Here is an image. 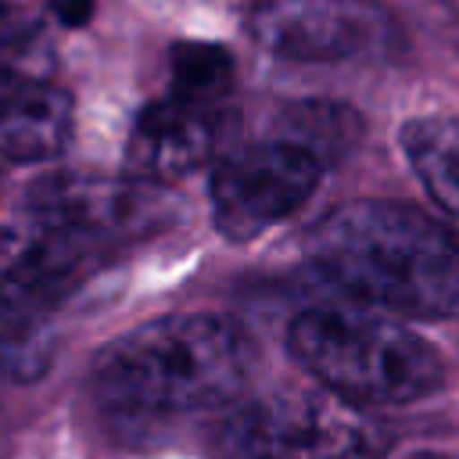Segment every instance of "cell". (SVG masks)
Here are the masks:
<instances>
[{"label":"cell","instance_id":"cell-8","mask_svg":"<svg viewBox=\"0 0 459 459\" xmlns=\"http://www.w3.org/2000/svg\"><path fill=\"white\" fill-rule=\"evenodd\" d=\"M222 104H204L183 93H161L136 115L126 143V161L136 176L165 183L201 169L222 136Z\"/></svg>","mask_w":459,"mask_h":459},{"label":"cell","instance_id":"cell-9","mask_svg":"<svg viewBox=\"0 0 459 459\" xmlns=\"http://www.w3.org/2000/svg\"><path fill=\"white\" fill-rule=\"evenodd\" d=\"M72 140V97L50 68L0 61V158L47 161Z\"/></svg>","mask_w":459,"mask_h":459},{"label":"cell","instance_id":"cell-10","mask_svg":"<svg viewBox=\"0 0 459 459\" xmlns=\"http://www.w3.org/2000/svg\"><path fill=\"white\" fill-rule=\"evenodd\" d=\"M402 147L423 179L427 194L452 215H459V118L430 115L402 129Z\"/></svg>","mask_w":459,"mask_h":459},{"label":"cell","instance_id":"cell-4","mask_svg":"<svg viewBox=\"0 0 459 459\" xmlns=\"http://www.w3.org/2000/svg\"><path fill=\"white\" fill-rule=\"evenodd\" d=\"M215 445L222 459H380L384 430L330 387H287L237 405Z\"/></svg>","mask_w":459,"mask_h":459},{"label":"cell","instance_id":"cell-2","mask_svg":"<svg viewBox=\"0 0 459 459\" xmlns=\"http://www.w3.org/2000/svg\"><path fill=\"white\" fill-rule=\"evenodd\" d=\"M251 359L247 333L226 316H158L97 355L93 387L108 409L133 416L204 412L244 391Z\"/></svg>","mask_w":459,"mask_h":459},{"label":"cell","instance_id":"cell-1","mask_svg":"<svg viewBox=\"0 0 459 459\" xmlns=\"http://www.w3.org/2000/svg\"><path fill=\"white\" fill-rule=\"evenodd\" d=\"M308 262L348 298L405 316L459 312V237L398 201H348L308 233Z\"/></svg>","mask_w":459,"mask_h":459},{"label":"cell","instance_id":"cell-5","mask_svg":"<svg viewBox=\"0 0 459 459\" xmlns=\"http://www.w3.org/2000/svg\"><path fill=\"white\" fill-rule=\"evenodd\" d=\"M323 161L305 147L269 136L222 154L212 169V215L226 240H255L294 215L316 190Z\"/></svg>","mask_w":459,"mask_h":459},{"label":"cell","instance_id":"cell-3","mask_svg":"<svg viewBox=\"0 0 459 459\" xmlns=\"http://www.w3.org/2000/svg\"><path fill=\"white\" fill-rule=\"evenodd\" d=\"M294 359L330 391L359 405H405L441 387V355L412 330L348 312L308 308L290 330Z\"/></svg>","mask_w":459,"mask_h":459},{"label":"cell","instance_id":"cell-15","mask_svg":"<svg viewBox=\"0 0 459 459\" xmlns=\"http://www.w3.org/2000/svg\"><path fill=\"white\" fill-rule=\"evenodd\" d=\"M405 459H441V455H430V452H420V455H405Z\"/></svg>","mask_w":459,"mask_h":459},{"label":"cell","instance_id":"cell-14","mask_svg":"<svg viewBox=\"0 0 459 459\" xmlns=\"http://www.w3.org/2000/svg\"><path fill=\"white\" fill-rule=\"evenodd\" d=\"M437 7H441V18H445L448 36L459 43V0H437Z\"/></svg>","mask_w":459,"mask_h":459},{"label":"cell","instance_id":"cell-12","mask_svg":"<svg viewBox=\"0 0 459 459\" xmlns=\"http://www.w3.org/2000/svg\"><path fill=\"white\" fill-rule=\"evenodd\" d=\"M233 86V57L219 43H201V39H183L169 50V90L204 100V104H222Z\"/></svg>","mask_w":459,"mask_h":459},{"label":"cell","instance_id":"cell-6","mask_svg":"<svg viewBox=\"0 0 459 459\" xmlns=\"http://www.w3.org/2000/svg\"><path fill=\"white\" fill-rule=\"evenodd\" d=\"M22 204L72 230L104 258L165 230L176 208L154 179H115L93 172L47 176L25 194Z\"/></svg>","mask_w":459,"mask_h":459},{"label":"cell","instance_id":"cell-13","mask_svg":"<svg viewBox=\"0 0 459 459\" xmlns=\"http://www.w3.org/2000/svg\"><path fill=\"white\" fill-rule=\"evenodd\" d=\"M50 11L65 22V25H82L93 11V0H50Z\"/></svg>","mask_w":459,"mask_h":459},{"label":"cell","instance_id":"cell-11","mask_svg":"<svg viewBox=\"0 0 459 459\" xmlns=\"http://www.w3.org/2000/svg\"><path fill=\"white\" fill-rule=\"evenodd\" d=\"M273 136H283L308 154H316L323 165L341 161L362 136V118L348 104L333 100H294L276 115Z\"/></svg>","mask_w":459,"mask_h":459},{"label":"cell","instance_id":"cell-7","mask_svg":"<svg viewBox=\"0 0 459 459\" xmlns=\"http://www.w3.org/2000/svg\"><path fill=\"white\" fill-rule=\"evenodd\" d=\"M247 29L287 61H348L394 47L391 11L373 0H258Z\"/></svg>","mask_w":459,"mask_h":459}]
</instances>
